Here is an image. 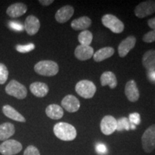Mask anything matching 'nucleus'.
Instances as JSON below:
<instances>
[{
  "label": "nucleus",
  "instance_id": "nucleus-11",
  "mask_svg": "<svg viewBox=\"0 0 155 155\" xmlns=\"http://www.w3.org/2000/svg\"><path fill=\"white\" fill-rule=\"evenodd\" d=\"M40 28V23L38 17L30 15L27 17L25 22L24 28L29 35H34L38 32Z\"/></svg>",
  "mask_w": 155,
  "mask_h": 155
},
{
  "label": "nucleus",
  "instance_id": "nucleus-36",
  "mask_svg": "<svg viewBox=\"0 0 155 155\" xmlns=\"http://www.w3.org/2000/svg\"><path fill=\"white\" fill-rule=\"evenodd\" d=\"M53 0H40L39 2L43 6H48L51 5L52 3H53Z\"/></svg>",
  "mask_w": 155,
  "mask_h": 155
},
{
  "label": "nucleus",
  "instance_id": "nucleus-15",
  "mask_svg": "<svg viewBox=\"0 0 155 155\" xmlns=\"http://www.w3.org/2000/svg\"><path fill=\"white\" fill-rule=\"evenodd\" d=\"M75 56L79 61H85L89 60L94 56V48L91 46L80 45L77 46L75 50Z\"/></svg>",
  "mask_w": 155,
  "mask_h": 155
},
{
  "label": "nucleus",
  "instance_id": "nucleus-12",
  "mask_svg": "<svg viewBox=\"0 0 155 155\" xmlns=\"http://www.w3.org/2000/svg\"><path fill=\"white\" fill-rule=\"evenodd\" d=\"M136 38L134 36H129L119 44L118 47V52L121 58L125 57L128 55L129 51L134 48L136 45Z\"/></svg>",
  "mask_w": 155,
  "mask_h": 155
},
{
  "label": "nucleus",
  "instance_id": "nucleus-10",
  "mask_svg": "<svg viewBox=\"0 0 155 155\" xmlns=\"http://www.w3.org/2000/svg\"><path fill=\"white\" fill-rule=\"evenodd\" d=\"M61 106L65 110L70 113H74L79 110L81 106L80 101L73 95H67L61 101Z\"/></svg>",
  "mask_w": 155,
  "mask_h": 155
},
{
  "label": "nucleus",
  "instance_id": "nucleus-7",
  "mask_svg": "<svg viewBox=\"0 0 155 155\" xmlns=\"http://www.w3.org/2000/svg\"><path fill=\"white\" fill-rule=\"evenodd\" d=\"M22 150V144L15 139H8L0 144V153L3 155H15Z\"/></svg>",
  "mask_w": 155,
  "mask_h": 155
},
{
  "label": "nucleus",
  "instance_id": "nucleus-33",
  "mask_svg": "<svg viewBox=\"0 0 155 155\" xmlns=\"http://www.w3.org/2000/svg\"><path fill=\"white\" fill-rule=\"evenodd\" d=\"M96 151L98 153V154H104L106 153V147L104 144H98V145L96 146Z\"/></svg>",
  "mask_w": 155,
  "mask_h": 155
},
{
  "label": "nucleus",
  "instance_id": "nucleus-27",
  "mask_svg": "<svg viewBox=\"0 0 155 155\" xmlns=\"http://www.w3.org/2000/svg\"><path fill=\"white\" fill-rule=\"evenodd\" d=\"M9 75L8 69L5 64L0 63V84H4L7 81Z\"/></svg>",
  "mask_w": 155,
  "mask_h": 155
},
{
  "label": "nucleus",
  "instance_id": "nucleus-24",
  "mask_svg": "<svg viewBox=\"0 0 155 155\" xmlns=\"http://www.w3.org/2000/svg\"><path fill=\"white\" fill-rule=\"evenodd\" d=\"M114 53V49L111 47L103 48L94 54V60L96 62H101L111 58Z\"/></svg>",
  "mask_w": 155,
  "mask_h": 155
},
{
  "label": "nucleus",
  "instance_id": "nucleus-19",
  "mask_svg": "<svg viewBox=\"0 0 155 155\" xmlns=\"http://www.w3.org/2000/svg\"><path fill=\"white\" fill-rule=\"evenodd\" d=\"M15 133V127L12 123L6 122L0 125V141L8 140Z\"/></svg>",
  "mask_w": 155,
  "mask_h": 155
},
{
  "label": "nucleus",
  "instance_id": "nucleus-21",
  "mask_svg": "<svg viewBox=\"0 0 155 155\" xmlns=\"http://www.w3.org/2000/svg\"><path fill=\"white\" fill-rule=\"evenodd\" d=\"M2 112L9 119L14 120V121H19V122H25V117L22 114L19 113L17 110H15L12 106L9 105H5L2 108Z\"/></svg>",
  "mask_w": 155,
  "mask_h": 155
},
{
  "label": "nucleus",
  "instance_id": "nucleus-28",
  "mask_svg": "<svg viewBox=\"0 0 155 155\" xmlns=\"http://www.w3.org/2000/svg\"><path fill=\"white\" fill-rule=\"evenodd\" d=\"M35 48V45L32 43H29L28 45H17L16 46L17 51L19 52V53H28V52L32 51Z\"/></svg>",
  "mask_w": 155,
  "mask_h": 155
},
{
  "label": "nucleus",
  "instance_id": "nucleus-23",
  "mask_svg": "<svg viewBox=\"0 0 155 155\" xmlns=\"http://www.w3.org/2000/svg\"><path fill=\"white\" fill-rule=\"evenodd\" d=\"M91 25V19L86 16L75 19L71 22V27L75 30H85Z\"/></svg>",
  "mask_w": 155,
  "mask_h": 155
},
{
  "label": "nucleus",
  "instance_id": "nucleus-3",
  "mask_svg": "<svg viewBox=\"0 0 155 155\" xmlns=\"http://www.w3.org/2000/svg\"><path fill=\"white\" fill-rule=\"evenodd\" d=\"M75 91L84 98H91L96 94V87L92 81L83 80L79 81L75 86Z\"/></svg>",
  "mask_w": 155,
  "mask_h": 155
},
{
  "label": "nucleus",
  "instance_id": "nucleus-6",
  "mask_svg": "<svg viewBox=\"0 0 155 155\" xmlns=\"http://www.w3.org/2000/svg\"><path fill=\"white\" fill-rule=\"evenodd\" d=\"M143 150L145 152L151 153L155 149V124L150 126L141 137Z\"/></svg>",
  "mask_w": 155,
  "mask_h": 155
},
{
  "label": "nucleus",
  "instance_id": "nucleus-13",
  "mask_svg": "<svg viewBox=\"0 0 155 155\" xmlns=\"http://www.w3.org/2000/svg\"><path fill=\"white\" fill-rule=\"evenodd\" d=\"M73 14H74V8L72 6L66 5L58 9L55 17L58 22L65 23L72 17Z\"/></svg>",
  "mask_w": 155,
  "mask_h": 155
},
{
  "label": "nucleus",
  "instance_id": "nucleus-14",
  "mask_svg": "<svg viewBox=\"0 0 155 155\" xmlns=\"http://www.w3.org/2000/svg\"><path fill=\"white\" fill-rule=\"evenodd\" d=\"M125 94L128 100L131 102H136L139 98V91L135 81H128L125 86Z\"/></svg>",
  "mask_w": 155,
  "mask_h": 155
},
{
  "label": "nucleus",
  "instance_id": "nucleus-17",
  "mask_svg": "<svg viewBox=\"0 0 155 155\" xmlns=\"http://www.w3.org/2000/svg\"><path fill=\"white\" fill-rule=\"evenodd\" d=\"M30 91L34 96L39 98L45 96L49 92V88L46 83L42 82L32 83L30 86Z\"/></svg>",
  "mask_w": 155,
  "mask_h": 155
},
{
  "label": "nucleus",
  "instance_id": "nucleus-16",
  "mask_svg": "<svg viewBox=\"0 0 155 155\" xmlns=\"http://www.w3.org/2000/svg\"><path fill=\"white\" fill-rule=\"evenodd\" d=\"M28 10V7L23 3H15L9 6L7 9V13L12 18L22 16Z\"/></svg>",
  "mask_w": 155,
  "mask_h": 155
},
{
  "label": "nucleus",
  "instance_id": "nucleus-5",
  "mask_svg": "<svg viewBox=\"0 0 155 155\" xmlns=\"http://www.w3.org/2000/svg\"><path fill=\"white\" fill-rule=\"evenodd\" d=\"M104 26L109 29L114 33H121L124 30V23L113 15H105L101 19Z\"/></svg>",
  "mask_w": 155,
  "mask_h": 155
},
{
  "label": "nucleus",
  "instance_id": "nucleus-35",
  "mask_svg": "<svg viewBox=\"0 0 155 155\" xmlns=\"http://www.w3.org/2000/svg\"><path fill=\"white\" fill-rule=\"evenodd\" d=\"M147 23H148L149 27H150L151 29H152V30H155V17L149 19Z\"/></svg>",
  "mask_w": 155,
  "mask_h": 155
},
{
  "label": "nucleus",
  "instance_id": "nucleus-18",
  "mask_svg": "<svg viewBox=\"0 0 155 155\" xmlns=\"http://www.w3.org/2000/svg\"><path fill=\"white\" fill-rule=\"evenodd\" d=\"M143 66L147 71L155 70V50H150L144 54L142 58Z\"/></svg>",
  "mask_w": 155,
  "mask_h": 155
},
{
  "label": "nucleus",
  "instance_id": "nucleus-29",
  "mask_svg": "<svg viewBox=\"0 0 155 155\" xmlns=\"http://www.w3.org/2000/svg\"><path fill=\"white\" fill-rule=\"evenodd\" d=\"M143 41L147 43L155 42V30H152L148 32L143 36Z\"/></svg>",
  "mask_w": 155,
  "mask_h": 155
},
{
  "label": "nucleus",
  "instance_id": "nucleus-20",
  "mask_svg": "<svg viewBox=\"0 0 155 155\" xmlns=\"http://www.w3.org/2000/svg\"><path fill=\"white\" fill-rule=\"evenodd\" d=\"M100 80L102 86H108L111 89H114L117 86V79L116 75L111 71H106L103 73Z\"/></svg>",
  "mask_w": 155,
  "mask_h": 155
},
{
  "label": "nucleus",
  "instance_id": "nucleus-30",
  "mask_svg": "<svg viewBox=\"0 0 155 155\" xmlns=\"http://www.w3.org/2000/svg\"><path fill=\"white\" fill-rule=\"evenodd\" d=\"M24 155H40V153L36 147L30 145L25 149Z\"/></svg>",
  "mask_w": 155,
  "mask_h": 155
},
{
  "label": "nucleus",
  "instance_id": "nucleus-34",
  "mask_svg": "<svg viewBox=\"0 0 155 155\" xmlns=\"http://www.w3.org/2000/svg\"><path fill=\"white\" fill-rule=\"evenodd\" d=\"M148 78L151 82L155 83V70L152 71H148Z\"/></svg>",
  "mask_w": 155,
  "mask_h": 155
},
{
  "label": "nucleus",
  "instance_id": "nucleus-22",
  "mask_svg": "<svg viewBox=\"0 0 155 155\" xmlns=\"http://www.w3.org/2000/svg\"><path fill=\"white\" fill-rule=\"evenodd\" d=\"M45 113L48 117L55 120L61 119L64 114L63 108L57 104H50L45 109Z\"/></svg>",
  "mask_w": 155,
  "mask_h": 155
},
{
  "label": "nucleus",
  "instance_id": "nucleus-9",
  "mask_svg": "<svg viewBox=\"0 0 155 155\" xmlns=\"http://www.w3.org/2000/svg\"><path fill=\"white\" fill-rule=\"evenodd\" d=\"M101 131L105 135H111L116 130L117 120L112 116H105L101 121Z\"/></svg>",
  "mask_w": 155,
  "mask_h": 155
},
{
  "label": "nucleus",
  "instance_id": "nucleus-4",
  "mask_svg": "<svg viewBox=\"0 0 155 155\" xmlns=\"http://www.w3.org/2000/svg\"><path fill=\"white\" fill-rule=\"evenodd\" d=\"M5 91L9 96H14L18 99H24L28 95L26 87L15 80H12L5 88Z\"/></svg>",
  "mask_w": 155,
  "mask_h": 155
},
{
  "label": "nucleus",
  "instance_id": "nucleus-1",
  "mask_svg": "<svg viewBox=\"0 0 155 155\" xmlns=\"http://www.w3.org/2000/svg\"><path fill=\"white\" fill-rule=\"evenodd\" d=\"M53 132L58 139L62 141H73L76 138L77 131L73 125L65 122L56 124L53 127Z\"/></svg>",
  "mask_w": 155,
  "mask_h": 155
},
{
  "label": "nucleus",
  "instance_id": "nucleus-25",
  "mask_svg": "<svg viewBox=\"0 0 155 155\" xmlns=\"http://www.w3.org/2000/svg\"><path fill=\"white\" fill-rule=\"evenodd\" d=\"M78 39L81 45L90 46V44L93 40V35L90 31L83 30L78 35Z\"/></svg>",
  "mask_w": 155,
  "mask_h": 155
},
{
  "label": "nucleus",
  "instance_id": "nucleus-31",
  "mask_svg": "<svg viewBox=\"0 0 155 155\" xmlns=\"http://www.w3.org/2000/svg\"><path fill=\"white\" fill-rule=\"evenodd\" d=\"M129 121H130V123L133 124L138 125L141 122L140 115H139V114L138 113H132L129 114Z\"/></svg>",
  "mask_w": 155,
  "mask_h": 155
},
{
  "label": "nucleus",
  "instance_id": "nucleus-2",
  "mask_svg": "<svg viewBox=\"0 0 155 155\" xmlns=\"http://www.w3.org/2000/svg\"><path fill=\"white\" fill-rule=\"evenodd\" d=\"M35 71L43 76H54L59 71L58 63L53 61H42L38 62L34 67Z\"/></svg>",
  "mask_w": 155,
  "mask_h": 155
},
{
  "label": "nucleus",
  "instance_id": "nucleus-32",
  "mask_svg": "<svg viewBox=\"0 0 155 155\" xmlns=\"http://www.w3.org/2000/svg\"><path fill=\"white\" fill-rule=\"evenodd\" d=\"M9 26L12 30L17 31V32H21L24 30V26H22L20 23L18 22H9Z\"/></svg>",
  "mask_w": 155,
  "mask_h": 155
},
{
  "label": "nucleus",
  "instance_id": "nucleus-26",
  "mask_svg": "<svg viewBox=\"0 0 155 155\" xmlns=\"http://www.w3.org/2000/svg\"><path fill=\"white\" fill-rule=\"evenodd\" d=\"M131 129H135L136 126L133 124L130 123V121H129V120L127 118L123 117L119 120H117V128H116V130L117 131H129Z\"/></svg>",
  "mask_w": 155,
  "mask_h": 155
},
{
  "label": "nucleus",
  "instance_id": "nucleus-8",
  "mask_svg": "<svg viewBox=\"0 0 155 155\" xmlns=\"http://www.w3.org/2000/svg\"><path fill=\"white\" fill-rule=\"evenodd\" d=\"M155 12V1L149 0L141 2L136 7L135 15L139 18H144Z\"/></svg>",
  "mask_w": 155,
  "mask_h": 155
}]
</instances>
